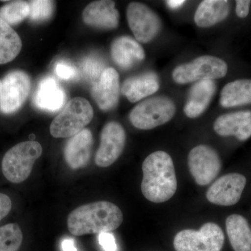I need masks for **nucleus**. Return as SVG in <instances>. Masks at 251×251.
Wrapping results in <instances>:
<instances>
[{
	"instance_id": "nucleus-1",
	"label": "nucleus",
	"mask_w": 251,
	"mask_h": 251,
	"mask_svg": "<svg viewBox=\"0 0 251 251\" xmlns=\"http://www.w3.org/2000/svg\"><path fill=\"white\" fill-rule=\"evenodd\" d=\"M141 191L150 202L169 201L177 189V180L171 156L163 151L149 155L143 161Z\"/></svg>"
},
{
	"instance_id": "nucleus-2",
	"label": "nucleus",
	"mask_w": 251,
	"mask_h": 251,
	"mask_svg": "<svg viewBox=\"0 0 251 251\" xmlns=\"http://www.w3.org/2000/svg\"><path fill=\"white\" fill-rule=\"evenodd\" d=\"M123 222L120 208L108 201H98L81 205L70 213L67 227L74 236L100 234L115 230Z\"/></svg>"
},
{
	"instance_id": "nucleus-3",
	"label": "nucleus",
	"mask_w": 251,
	"mask_h": 251,
	"mask_svg": "<svg viewBox=\"0 0 251 251\" xmlns=\"http://www.w3.org/2000/svg\"><path fill=\"white\" fill-rule=\"evenodd\" d=\"M42 152L41 144L36 141L23 142L15 145L5 153L1 162L5 178L14 184L25 181Z\"/></svg>"
},
{
	"instance_id": "nucleus-4",
	"label": "nucleus",
	"mask_w": 251,
	"mask_h": 251,
	"mask_svg": "<svg viewBox=\"0 0 251 251\" xmlns=\"http://www.w3.org/2000/svg\"><path fill=\"white\" fill-rule=\"evenodd\" d=\"M94 117V110L88 100L77 97L68 102L50 127L54 138H69L85 129Z\"/></svg>"
},
{
	"instance_id": "nucleus-5",
	"label": "nucleus",
	"mask_w": 251,
	"mask_h": 251,
	"mask_svg": "<svg viewBox=\"0 0 251 251\" xmlns=\"http://www.w3.org/2000/svg\"><path fill=\"white\" fill-rule=\"evenodd\" d=\"M176 112V105L166 97L146 99L135 105L129 115L130 121L135 128L150 130L171 121Z\"/></svg>"
},
{
	"instance_id": "nucleus-6",
	"label": "nucleus",
	"mask_w": 251,
	"mask_h": 251,
	"mask_svg": "<svg viewBox=\"0 0 251 251\" xmlns=\"http://www.w3.org/2000/svg\"><path fill=\"white\" fill-rule=\"evenodd\" d=\"M227 63L219 57L204 55L191 62L177 66L173 70V80L180 85L222 78L227 73Z\"/></svg>"
},
{
	"instance_id": "nucleus-7",
	"label": "nucleus",
	"mask_w": 251,
	"mask_h": 251,
	"mask_svg": "<svg viewBox=\"0 0 251 251\" xmlns=\"http://www.w3.org/2000/svg\"><path fill=\"white\" fill-rule=\"evenodd\" d=\"M225 242L222 229L215 223L208 222L199 230L184 229L175 235L176 251H221Z\"/></svg>"
},
{
	"instance_id": "nucleus-8",
	"label": "nucleus",
	"mask_w": 251,
	"mask_h": 251,
	"mask_svg": "<svg viewBox=\"0 0 251 251\" xmlns=\"http://www.w3.org/2000/svg\"><path fill=\"white\" fill-rule=\"evenodd\" d=\"M31 80L22 71H13L1 80L0 112L6 115L17 112L30 93Z\"/></svg>"
},
{
	"instance_id": "nucleus-9",
	"label": "nucleus",
	"mask_w": 251,
	"mask_h": 251,
	"mask_svg": "<svg viewBox=\"0 0 251 251\" xmlns=\"http://www.w3.org/2000/svg\"><path fill=\"white\" fill-rule=\"evenodd\" d=\"M126 18L135 39L140 43L150 42L161 30V18L143 3H130L127 6Z\"/></svg>"
},
{
	"instance_id": "nucleus-10",
	"label": "nucleus",
	"mask_w": 251,
	"mask_h": 251,
	"mask_svg": "<svg viewBox=\"0 0 251 251\" xmlns=\"http://www.w3.org/2000/svg\"><path fill=\"white\" fill-rule=\"evenodd\" d=\"M188 165L193 179L200 186H206L214 181L222 166L216 150L206 145H198L191 150Z\"/></svg>"
},
{
	"instance_id": "nucleus-11",
	"label": "nucleus",
	"mask_w": 251,
	"mask_h": 251,
	"mask_svg": "<svg viewBox=\"0 0 251 251\" xmlns=\"http://www.w3.org/2000/svg\"><path fill=\"white\" fill-rule=\"evenodd\" d=\"M126 135L118 122H110L104 126L100 133V143L95 156V163L100 168L111 166L121 156Z\"/></svg>"
},
{
	"instance_id": "nucleus-12",
	"label": "nucleus",
	"mask_w": 251,
	"mask_h": 251,
	"mask_svg": "<svg viewBox=\"0 0 251 251\" xmlns=\"http://www.w3.org/2000/svg\"><path fill=\"white\" fill-rule=\"evenodd\" d=\"M247 178L239 173H229L219 178L206 193V199L216 205L232 206L240 201Z\"/></svg>"
},
{
	"instance_id": "nucleus-13",
	"label": "nucleus",
	"mask_w": 251,
	"mask_h": 251,
	"mask_svg": "<svg viewBox=\"0 0 251 251\" xmlns=\"http://www.w3.org/2000/svg\"><path fill=\"white\" fill-rule=\"evenodd\" d=\"M120 75L113 68H106L99 80L94 82L92 88V96L103 111L115 108L120 99Z\"/></svg>"
},
{
	"instance_id": "nucleus-14",
	"label": "nucleus",
	"mask_w": 251,
	"mask_h": 251,
	"mask_svg": "<svg viewBox=\"0 0 251 251\" xmlns=\"http://www.w3.org/2000/svg\"><path fill=\"white\" fill-rule=\"evenodd\" d=\"M82 18L87 25L101 29H115L120 22L115 1L109 0L95 1L87 5L82 13Z\"/></svg>"
},
{
	"instance_id": "nucleus-15",
	"label": "nucleus",
	"mask_w": 251,
	"mask_h": 251,
	"mask_svg": "<svg viewBox=\"0 0 251 251\" xmlns=\"http://www.w3.org/2000/svg\"><path fill=\"white\" fill-rule=\"evenodd\" d=\"M33 100L40 110L57 112L65 105L67 94L54 77L47 76L39 82Z\"/></svg>"
},
{
	"instance_id": "nucleus-16",
	"label": "nucleus",
	"mask_w": 251,
	"mask_h": 251,
	"mask_svg": "<svg viewBox=\"0 0 251 251\" xmlns=\"http://www.w3.org/2000/svg\"><path fill=\"white\" fill-rule=\"evenodd\" d=\"M93 146V135L90 130L85 128L72 136L64 149V158L68 166L79 169L90 161Z\"/></svg>"
},
{
	"instance_id": "nucleus-17",
	"label": "nucleus",
	"mask_w": 251,
	"mask_h": 251,
	"mask_svg": "<svg viewBox=\"0 0 251 251\" xmlns=\"http://www.w3.org/2000/svg\"><path fill=\"white\" fill-rule=\"evenodd\" d=\"M112 60L118 67L129 69L145 57L141 46L128 36H121L113 41L110 49Z\"/></svg>"
},
{
	"instance_id": "nucleus-18",
	"label": "nucleus",
	"mask_w": 251,
	"mask_h": 251,
	"mask_svg": "<svg viewBox=\"0 0 251 251\" xmlns=\"http://www.w3.org/2000/svg\"><path fill=\"white\" fill-rule=\"evenodd\" d=\"M216 83L213 80L196 82L190 91L184 108L185 115L191 119L197 118L205 111L216 92Z\"/></svg>"
},
{
	"instance_id": "nucleus-19",
	"label": "nucleus",
	"mask_w": 251,
	"mask_h": 251,
	"mask_svg": "<svg viewBox=\"0 0 251 251\" xmlns=\"http://www.w3.org/2000/svg\"><path fill=\"white\" fill-rule=\"evenodd\" d=\"M230 4L227 0H204L196 9L194 21L198 27H212L228 16Z\"/></svg>"
},
{
	"instance_id": "nucleus-20",
	"label": "nucleus",
	"mask_w": 251,
	"mask_h": 251,
	"mask_svg": "<svg viewBox=\"0 0 251 251\" xmlns=\"http://www.w3.org/2000/svg\"><path fill=\"white\" fill-rule=\"evenodd\" d=\"M158 89L156 75L149 73L126 79L122 85V92L130 102L135 103L156 93Z\"/></svg>"
},
{
	"instance_id": "nucleus-21",
	"label": "nucleus",
	"mask_w": 251,
	"mask_h": 251,
	"mask_svg": "<svg viewBox=\"0 0 251 251\" xmlns=\"http://www.w3.org/2000/svg\"><path fill=\"white\" fill-rule=\"evenodd\" d=\"M229 242L234 251H251V229L247 220L239 214H232L226 221Z\"/></svg>"
},
{
	"instance_id": "nucleus-22",
	"label": "nucleus",
	"mask_w": 251,
	"mask_h": 251,
	"mask_svg": "<svg viewBox=\"0 0 251 251\" xmlns=\"http://www.w3.org/2000/svg\"><path fill=\"white\" fill-rule=\"evenodd\" d=\"M220 103L224 108L251 103V80L243 79L229 82L221 92Z\"/></svg>"
},
{
	"instance_id": "nucleus-23",
	"label": "nucleus",
	"mask_w": 251,
	"mask_h": 251,
	"mask_svg": "<svg viewBox=\"0 0 251 251\" xmlns=\"http://www.w3.org/2000/svg\"><path fill=\"white\" fill-rule=\"evenodd\" d=\"M22 49V41L16 31L0 18V64L14 60Z\"/></svg>"
},
{
	"instance_id": "nucleus-24",
	"label": "nucleus",
	"mask_w": 251,
	"mask_h": 251,
	"mask_svg": "<svg viewBox=\"0 0 251 251\" xmlns=\"http://www.w3.org/2000/svg\"><path fill=\"white\" fill-rule=\"evenodd\" d=\"M251 122V111H238L221 115L214 124V129L221 136L237 137L241 130Z\"/></svg>"
},
{
	"instance_id": "nucleus-25",
	"label": "nucleus",
	"mask_w": 251,
	"mask_h": 251,
	"mask_svg": "<svg viewBox=\"0 0 251 251\" xmlns=\"http://www.w3.org/2000/svg\"><path fill=\"white\" fill-rule=\"evenodd\" d=\"M29 6L27 1H14L0 8V18L9 25H16L29 17Z\"/></svg>"
},
{
	"instance_id": "nucleus-26",
	"label": "nucleus",
	"mask_w": 251,
	"mask_h": 251,
	"mask_svg": "<svg viewBox=\"0 0 251 251\" xmlns=\"http://www.w3.org/2000/svg\"><path fill=\"white\" fill-rule=\"evenodd\" d=\"M23 235L17 224L0 227V251H18L22 245Z\"/></svg>"
},
{
	"instance_id": "nucleus-27",
	"label": "nucleus",
	"mask_w": 251,
	"mask_h": 251,
	"mask_svg": "<svg viewBox=\"0 0 251 251\" xmlns=\"http://www.w3.org/2000/svg\"><path fill=\"white\" fill-rule=\"evenodd\" d=\"M29 18L32 22L41 23L48 21L53 15L54 2L49 0H34L29 1Z\"/></svg>"
},
{
	"instance_id": "nucleus-28",
	"label": "nucleus",
	"mask_w": 251,
	"mask_h": 251,
	"mask_svg": "<svg viewBox=\"0 0 251 251\" xmlns=\"http://www.w3.org/2000/svg\"><path fill=\"white\" fill-rule=\"evenodd\" d=\"M81 72L87 80L97 81L105 70L103 59L98 56L90 55L84 58L80 64Z\"/></svg>"
},
{
	"instance_id": "nucleus-29",
	"label": "nucleus",
	"mask_w": 251,
	"mask_h": 251,
	"mask_svg": "<svg viewBox=\"0 0 251 251\" xmlns=\"http://www.w3.org/2000/svg\"><path fill=\"white\" fill-rule=\"evenodd\" d=\"M56 75L64 80H73L78 75L76 68L66 61H59L54 66Z\"/></svg>"
},
{
	"instance_id": "nucleus-30",
	"label": "nucleus",
	"mask_w": 251,
	"mask_h": 251,
	"mask_svg": "<svg viewBox=\"0 0 251 251\" xmlns=\"http://www.w3.org/2000/svg\"><path fill=\"white\" fill-rule=\"evenodd\" d=\"M99 244L105 251H117L116 241L113 234L108 232L99 234Z\"/></svg>"
},
{
	"instance_id": "nucleus-31",
	"label": "nucleus",
	"mask_w": 251,
	"mask_h": 251,
	"mask_svg": "<svg viewBox=\"0 0 251 251\" xmlns=\"http://www.w3.org/2000/svg\"><path fill=\"white\" fill-rule=\"evenodd\" d=\"M11 207V198L7 195L0 193V221L9 214Z\"/></svg>"
},
{
	"instance_id": "nucleus-32",
	"label": "nucleus",
	"mask_w": 251,
	"mask_h": 251,
	"mask_svg": "<svg viewBox=\"0 0 251 251\" xmlns=\"http://www.w3.org/2000/svg\"><path fill=\"white\" fill-rule=\"evenodd\" d=\"M251 1L250 0H237L236 1V14L238 17L244 18L249 15Z\"/></svg>"
},
{
	"instance_id": "nucleus-33",
	"label": "nucleus",
	"mask_w": 251,
	"mask_h": 251,
	"mask_svg": "<svg viewBox=\"0 0 251 251\" xmlns=\"http://www.w3.org/2000/svg\"><path fill=\"white\" fill-rule=\"evenodd\" d=\"M251 122H250L249 124H248L247 126H245L242 128V130H241L240 133L237 135V136L236 137V138H237L238 140L244 141V140H247L249 139V138H251Z\"/></svg>"
},
{
	"instance_id": "nucleus-34",
	"label": "nucleus",
	"mask_w": 251,
	"mask_h": 251,
	"mask_svg": "<svg viewBox=\"0 0 251 251\" xmlns=\"http://www.w3.org/2000/svg\"><path fill=\"white\" fill-rule=\"evenodd\" d=\"M62 249L63 251H77L74 239H69V238L64 239L62 241Z\"/></svg>"
},
{
	"instance_id": "nucleus-35",
	"label": "nucleus",
	"mask_w": 251,
	"mask_h": 251,
	"mask_svg": "<svg viewBox=\"0 0 251 251\" xmlns=\"http://www.w3.org/2000/svg\"><path fill=\"white\" fill-rule=\"evenodd\" d=\"M186 1L184 0H168L166 1L167 5L172 9H176L181 7Z\"/></svg>"
},
{
	"instance_id": "nucleus-36",
	"label": "nucleus",
	"mask_w": 251,
	"mask_h": 251,
	"mask_svg": "<svg viewBox=\"0 0 251 251\" xmlns=\"http://www.w3.org/2000/svg\"><path fill=\"white\" fill-rule=\"evenodd\" d=\"M1 80H0V90H1Z\"/></svg>"
}]
</instances>
